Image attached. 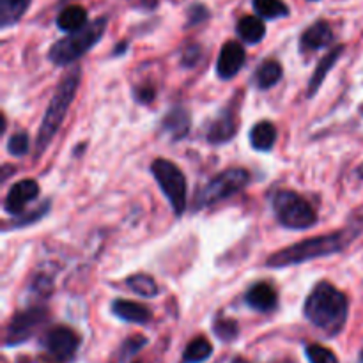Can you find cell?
Masks as SVG:
<instances>
[{
  "mask_svg": "<svg viewBox=\"0 0 363 363\" xmlns=\"http://www.w3.org/2000/svg\"><path fill=\"white\" fill-rule=\"evenodd\" d=\"M305 318L328 335H337L347 319V300L330 282H319L305 301Z\"/></svg>",
  "mask_w": 363,
  "mask_h": 363,
  "instance_id": "6da1fadb",
  "label": "cell"
},
{
  "mask_svg": "<svg viewBox=\"0 0 363 363\" xmlns=\"http://www.w3.org/2000/svg\"><path fill=\"white\" fill-rule=\"evenodd\" d=\"M78 84H80V69L74 67V69H71L69 73L62 78L55 96H53L48 108H46L41 128H39L38 138H35V156L43 155V152L46 151V147L52 144L53 137H55L57 131H59L60 124L66 119L67 108H69V105L73 103Z\"/></svg>",
  "mask_w": 363,
  "mask_h": 363,
  "instance_id": "7a4b0ae2",
  "label": "cell"
},
{
  "mask_svg": "<svg viewBox=\"0 0 363 363\" xmlns=\"http://www.w3.org/2000/svg\"><path fill=\"white\" fill-rule=\"evenodd\" d=\"M350 241L351 238L346 233H333L326 234V236L311 238V240L291 245V247L277 252L273 257L268 259V266H272V268H286V266L300 264V262L325 257V255H333L342 250Z\"/></svg>",
  "mask_w": 363,
  "mask_h": 363,
  "instance_id": "3957f363",
  "label": "cell"
},
{
  "mask_svg": "<svg viewBox=\"0 0 363 363\" xmlns=\"http://www.w3.org/2000/svg\"><path fill=\"white\" fill-rule=\"evenodd\" d=\"M106 23H108L106 16L96 18L91 23L85 25L82 30L73 32V34H67L66 38L59 39V41L53 43L52 48H50L48 59L52 60L53 64H57V66H67V64L78 60L82 55H85L92 46L98 45L99 39L105 35Z\"/></svg>",
  "mask_w": 363,
  "mask_h": 363,
  "instance_id": "277c9868",
  "label": "cell"
},
{
  "mask_svg": "<svg viewBox=\"0 0 363 363\" xmlns=\"http://www.w3.org/2000/svg\"><path fill=\"white\" fill-rule=\"evenodd\" d=\"M273 211L279 222L289 229H308L318 222L314 208L294 191H279L273 197Z\"/></svg>",
  "mask_w": 363,
  "mask_h": 363,
  "instance_id": "5b68a950",
  "label": "cell"
},
{
  "mask_svg": "<svg viewBox=\"0 0 363 363\" xmlns=\"http://www.w3.org/2000/svg\"><path fill=\"white\" fill-rule=\"evenodd\" d=\"M151 172L163 194L169 199L174 213L177 216L183 215L184 208H186V179L179 167L174 165L169 160H155L151 165Z\"/></svg>",
  "mask_w": 363,
  "mask_h": 363,
  "instance_id": "8992f818",
  "label": "cell"
},
{
  "mask_svg": "<svg viewBox=\"0 0 363 363\" xmlns=\"http://www.w3.org/2000/svg\"><path fill=\"white\" fill-rule=\"evenodd\" d=\"M250 181V174L243 169H230L225 172L218 174L213 181H209L208 186L202 188L201 194L197 195V206L204 208V206L216 204L225 199L233 197L240 190H243Z\"/></svg>",
  "mask_w": 363,
  "mask_h": 363,
  "instance_id": "52a82bcc",
  "label": "cell"
},
{
  "mask_svg": "<svg viewBox=\"0 0 363 363\" xmlns=\"http://www.w3.org/2000/svg\"><path fill=\"white\" fill-rule=\"evenodd\" d=\"M41 344L46 351V363H67L80 346V337L66 326H57L46 332Z\"/></svg>",
  "mask_w": 363,
  "mask_h": 363,
  "instance_id": "ba28073f",
  "label": "cell"
},
{
  "mask_svg": "<svg viewBox=\"0 0 363 363\" xmlns=\"http://www.w3.org/2000/svg\"><path fill=\"white\" fill-rule=\"evenodd\" d=\"M43 321H45V311L41 308H30L14 315L6 333V346H18L25 342L41 326Z\"/></svg>",
  "mask_w": 363,
  "mask_h": 363,
  "instance_id": "9c48e42d",
  "label": "cell"
},
{
  "mask_svg": "<svg viewBox=\"0 0 363 363\" xmlns=\"http://www.w3.org/2000/svg\"><path fill=\"white\" fill-rule=\"evenodd\" d=\"M245 60H247V53H245V48L241 46V43L227 41L222 46V50H220L218 62H216L218 77L223 78V80H229V78L236 77L241 67H243Z\"/></svg>",
  "mask_w": 363,
  "mask_h": 363,
  "instance_id": "30bf717a",
  "label": "cell"
},
{
  "mask_svg": "<svg viewBox=\"0 0 363 363\" xmlns=\"http://www.w3.org/2000/svg\"><path fill=\"white\" fill-rule=\"evenodd\" d=\"M38 194L39 186L34 179L18 181V183H14L13 186H11V190L7 191L4 209H6L9 215H18V213L23 211V208L28 202H32L38 197Z\"/></svg>",
  "mask_w": 363,
  "mask_h": 363,
  "instance_id": "8fae6325",
  "label": "cell"
},
{
  "mask_svg": "<svg viewBox=\"0 0 363 363\" xmlns=\"http://www.w3.org/2000/svg\"><path fill=\"white\" fill-rule=\"evenodd\" d=\"M333 41V30L328 21L319 20L312 23L307 30L301 34L300 45L303 52H314L328 46Z\"/></svg>",
  "mask_w": 363,
  "mask_h": 363,
  "instance_id": "7c38bea8",
  "label": "cell"
},
{
  "mask_svg": "<svg viewBox=\"0 0 363 363\" xmlns=\"http://www.w3.org/2000/svg\"><path fill=\"white\" fill-rule=\"evenodd\" d=\"M277 301H279L277 291L273 289V286H269V284L266 282L255 284V286H252L247 293V303L250 305L252 308H255V311H273V308L277 307Z\"/></svg>",
  "mask_w": 363,
  "mask_h": 363,
  "instance_id": "4fadbf2b",
  "label": "cell"
},
{
  "mask_svg": "<svg viewBox=\"0 0 363 363\" xmlns=\"http://www.w3.org/2000/svg\"><path fill=\"white\" fill-rule=\"evenodd\" d=\"M236 116L230 110H223L222 116L218 119L213 121V124L209 126L208 131V140L213 142V144H222V142H227L229 138L234 137L236 133Z\"/></svg>",
  "mask_w": 363,
  "mask_h": 363,
  "instance_id": "5bb4252c",
  "label": "cell"
},
{
  "mask_svg": "<svg viewBox=\"0 0 363 363\" xmlns=\"http://www.w3.org/2000/svg\"><path fill=\"white\" fill-rule=\"evenodd\" d=\"M112 312L119 319L128 323H137V325H145L151 319V312L147 307L135 301L128 300H116L112 303Z\"/></svg>",
  "mask_w": 363,
  "mask_h": 363,
  "instance_id": "9a60e30c",
  "label": "cell"
},
{
  "mask_svg": "<svg viewBox=\"0 0 363 363\" xmlns=\"http://www.w3.org/2000/svg\"><path fill=\"white\" fill-rule=\"evenodd\" d=\"M85 25H87V11L77 4L64 7L57 16V27L64 32H69V34L82 30Z\"/></svg>",
  "mask_w": 363,
  "mask_h": 363,
  "instance_id": "2e32d148",
  "label": "cell"
},
{
  "mask_svg": "<svg viewBox=\"0 0 363 363\" xmlns=\"http://www.w3.org/2000/svg\"><path fill=\"white\" fill-rule=\"evenodd\" d=\"M236 34L248 45L261 43L266 35V25L259 16H243L236 25Z\"/></svg>",
  "mask_w": 363,
  "mask_h": 363,
  "instance_id": "e0dca14e",
  "label": "cell"
},
{
  "mask_svg": "<svg viewBox=\"0 0 363 363\" xmlns=\"http://www.w3.org/2000/svg\"><path fill=\"white\" fill-rule=\"evenodd\" d=\"M30 2L32 0H0V27L7 28L18 23L30 7Z\"/></svg>",
  "mask_w": 363,
  "mask_h": 363,
  "instance_id": "ac0fdd59",
  "label": "cell"
},
{
  "mask_svg": "<svg viewBox=\"0 0 363 363\" xmlns=\"http://www.w3.org/2000/svg\"><path fill=\"white\" fill-rule=\"evenodd\" d=\"M277 140V128L273 126V123L268 121H262V123L255 124L250 131V142L254 145V149L257 151H269L273 149Z\"/></svg>",
  "mask_w": 363,
  "mask_h": 363,
  "instance_id": "d6986e66",
  "label": "cell"
},
{
  "mask_svg": "<svg viewBox=\"0 0 363 363\" xmlns=\"http://www.w3.org/2000/svg\"><path fill=\"white\" fill-rule=\"evenodd\" d=\"M163 128L169 131L174 140L184 137L188 133V130H190V117H188L186 110L176 108L167 113L165 121H163Z\"/></svg>",
  "mask_w": 363,
  "mask_h": 363,
  "instance_id": "ffe728a7",
  "label": "cell"
},
{
  "mask_svg": "<svg viewBox=\"0 0 363 363\" xmlns=\"http://www.w3.org/2000/svg\"><path fill=\"white\" fill-rule=\"evenodd\" d=\"M255 14L264 20H277L289 14V7L282 0H252Z\"/></svg>",
  "mask_w": 363,
  "mask_h": 363,
  "instance_id": "44dd1931",
  "label": "cell"
},
{
  "mask_svg": "<svg viewBox=\"0 0 363 363\" xmlns=\"http://www.w3.org/2000/svg\"><path fill=\"white\" fill-rule=\"evenodd\" d=\"M282 78V66L277 60H264L255 73V85L259 89H269Z\"/></svg>",
  "mask_w": 363,
  "mask_h": 363,
  "instance_id": "7402d4cb",
  "label": "cell"
},
{
  "mask_svg": "<svg viewBox=\"0 0 363 363\" xmlns=\"http://www.w3.org/2000/svg\"><path fill=\"white\" fill-rule=\"evenodd\" d=\"M213 354V346L206 337H197L186 346L183 354V363H202Z\"/></svg>",
  "mask_w": 363,
  "mask_h": 363,
  "instance_id": "603a6c76",
  "label": "cell"
},
{
  "mask_svg": "<svg viewBox=\"0 0 363 363\" xmlns=\"http://www.w3.org/2000/svg\"><path fill=\"white\" fill-rule=\"evenodd\" d=\"M340 53H342V46H335V48H333L332 52H330L328 55H326L325 59H323L321 62L318 64V69H315L314 77L311 78V87H308V96H312L315 91H318L319 85H321V82L325 80V77H326V74H328V71L332 69L333 64L337 62V59H339Z\"/></svg>",
  "mask_w": 363,
  "mask_h": 363,
  "instance_id": "cb8c5ba5",
  "label": "cell"
},
{
  "mask_svg": "<svg viewBox=\"0 0 363 363\" xmlns=\"http://www.w3.org/2000/svg\"><path fill=\"white\" fill-rule=\"evenodd\" d=\"M128 287H130L133 293L140 294L144 298H152L158 294V286H156L155 279L149 275H133L126 280Z\"/></svg>",
  "mask_w": 363,
  "mask_h": 363,
  "instance_id": "d4e9b609",
  "label": "cell"
},
{
  "mask_svg": "<svg viewBox=\"0 0 363 363\" xmlns=\"http://www.w3.org/2000/svg\"><path fill=\"white\" fill-rule=\"evenodd\" d=\"M307 358L311 363H339V358L335 357L332 350L325 346H319V344H311L305 350Z\"/></svg>",
  "mask_w": 363,
  "mask_h": 363,
  "instance_id": "484cf974",
  "label": "cell"
},
{
  "mask_svg": "<svg viewBox=\"0 0 363 363\" xmlns=\"http://www.w3.org/2000/svg\"><path fill=\"white\" fill-rule=\"evenodd\" d=\"M28 145H30V142H28V135L21 131V133H14L13 137L9 138V142H7V151H9L13 156H23L27 155Z\"/></svg>",
  "mask_w": 363,
  "mask_h": 363,
  "instance_id": "4316f807",
  "label": "cell"
},
{
  "mask_svg": "<svg viewBox=\"0 0 363 363\" xmlns=\"http://www.w3.org/2000/svg\"><path fill=\"white\" fill-rule=\"evenodd\" d=\"M215 333L220 340H234L238 335V325L233 319H220L215 323Z\"/></svg>",
  "mask_w": 363,
  "mask_h": 363,
  "instance_id": "83f0119b",
  "label": "cell"
},
{
  "mask_svg": "<svg viewBox=\"0 0 363 363\" xmlns=\"http://www.w3.org/2000/svg\"><path fill=\"white\" fill-rule=\"evenodd\" d=\"M145 344H147L145 337H133V339H128L126 342L123 344V347H121L119 362H124L126 358L133 357V354L138 353V351H140Z\"/></svg>",
  "mask_w": 363,
  "mask_h": 363,
  "instance_id": "f1b7e54d",
  "label": "cell"
},
{
  "mask_svg": "<svg viewBox=\"0 0 363 363\" xmlns=\"http://www.w3.org/2000/svg\"><path fill=\"white\" fill-rule=\"evenodd\" d=\"M208 18H209L208 7L202 6V4H194V6L188 9V27L201 23V21L208 20Z\"/></svg>",
  "mask_w": 363,
  "mask_h": 363,
  "instance_id": "f546056e",
  "label": "cell"
},
{
  "mask_svg": "<svg viewBox=\"0 0 363 363\" xmlns=\"http://www.w3.org/2000/svg\"><path fill=\"white\" fill-rule=\"evenodd\" d=\"M199 53H201V48H199V46H190V48L184 52L183 62L186 64V66H194L199 59Z\"/></svg>",
  "mask_w": 363,
  "mask_h": 363,
  "instance_id": "4dcf8cb0",
  "label": "cell"
},
{
  "mask_svg": "<svg viewBox=\"0 0 363 363\" xmlns=\"http://www.w3.org/2000/svg\"><path fill=\"white\" fill-rule=\"evenodd\" d=\"M233 363H247L245 360H241V358H236V360H234Z\"/></svg>",
  "mask_w": 363,
  "mask_h": 363,
  "instance_id": "1f68e13d",
  "label": "cell"
},
{
  "mask_svg": "<svg viewBox=\"0 0 363 363\" xmlns=\"http://www.w3.org/2000/svg\"><path fill=\"white\" fill-rule=\"evenodd\" d=\"M362 362H363V353H362Z\"/></svg>",
  "mask_w": 363,
  "mask_h": 363,
  "instance_id": "d6a6232c",
  "label": "cell"
},
{
  "mask_svg": "<svg viewBox=\"0 0 363 363\" xmlns=\"http://www.w3.org/2000/svg\"><path fill=\"white\" fill-rule=\"evenodd\" d=\"M135 363H140V362H135Z\"/></svg>",
  "mask_w": 363,
  "mask_h": 363,
  "instance_id": "836d02e7",
  "label": "cell"
}]
</instances>
